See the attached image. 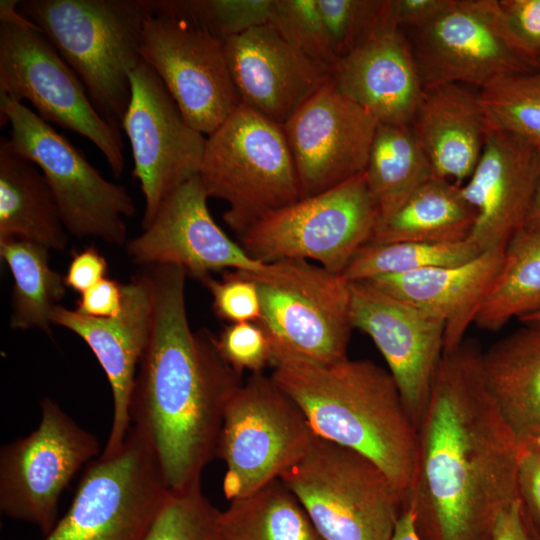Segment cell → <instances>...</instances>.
I'll return each mask as SVG.
<instances>
[{
  "mask_svg": "<svg viewBox=\"0 0 540 540\" xmlns=\"http://www.w3.org/2000/svg\"><path fill=\"white\" fill-rule=\"evenodd\" d=\"M482 352L464 339L435 372L404 495L419 540H491L498 514L519 499L524 451L487 393Z\"/></svg>",
  "mask_w": 540,
  "mask_h": 540,
  "instance_id": "1",
  "label": "cell"
},
{
  "mask_svg": "<svg viewBox=\"0 0 540 540\" xmlns=\"http://www.w3.org/2000/svg\"><path fill=\"white\" fill-rule=\"evenodd\" d=\"M153 289L150 338L129 405L130 426L146 440L170 491L200 485L216 457L225 409L242 384L222 358L216 336L193 331L185 304L186 272L144 266Z\"/></svg>",
  "mask_w": 540,
  "mask_h": 540,
  "instance_id": "2",
  "label": "cell"
},
{
  "mask_svg": "<svg viewBox=\"0 0 540 540\" xmlns=\"http://www.w3.org/2000/svg\"><path fill=\"white\" fill-rule=\"evenodd\" d=\"M270 367L314 435L366 456L405 495L418 429L388 369L366 359L320 363L278 349H272Z\"/></svg>",
  "mask_w": 540,
  "mask_h": 540,
  "instance_id": "3",
  "label": "cell"
},
{
  "mask_svg": "<svg viewBox=\"0 0 540 540\" xmlns=\"http://www.w3.org/2000/svg\"><path fill=\"white\" fill-rule=\"evenodd\" d=\"M155 0H25L36 25L82 82L93 106L120 130L140 63L143 28Z\"/></svg>",
  "mask_w": 540,
  "mask_h": 540,
  "instance_id": "4",
  "label": "cell"
},
{
  "mask_svg": "<svg viewBox=\"0 0 540 540\" xmlns=\"http://www.w3.org/2000/svg\"><path fill=\"white\" fill-rule=\"evenodd\" d=\"M198 175L208 197L228 203L223 219L237 235L301 199L282 127L243 104L207 136Z\"/></svg>",
  "mask_w": 540,
  "mask_h": 540,
  "instance_id": "5",
  "label": "cell"
},
{
  "mask_svg": "<svg viewBox=\"0 0 540 540\" xmlns=\"http://www.w3.org/2000/svg\"><path fill=\"white\" fill-rule=\"evenodd\" d=\"M280 479L324 540H391L404 493L372 460L316 435Z\"/></svg>",
  "mask_w": 540,
  "mask_h": 540,
  "instance_id": "6",
  "label": "cell"
},
{
  "mask_svg": "<svg viewBox=\"0 0 540 540\" xmlns=\"http://www.w3.org/2000/svg\"><path fill=\"white\" fill-rule=\"evenodd\" d=\"M19 1L0 2V94L27 100L47 123L87 138L113 176L125 168L120 130L93 106L82 82L41 30L21 15Z\"/></svg>",
  "mask_w": 540,
  "mask_h": 540,
  "instance_id": "7",
  "label": "cell"
},
{
  "mask_svg": "<svg viewBox=\"0 0 540 540\" xmlns=\"http://www.w3.org/2000/svg\"><path fill=\"white\" fill-rule=\"evenodd\" d=\"M378 219L362 172L267 214L238 237L247 254L261 263L311 260L342 275L370 241Z\"/></svg>",
  "mask_w": 540,
  "mask_h": 540,
  "instance_id": "8",
  "label": "cell"
},
{
  "mask_svg": "<svg viewBox=\"0 0 540 540\" xmlns=\"http://www.w3.org/2000/svg\"><path fill=\"white\" fill-rule=\"evenodd\" d=\"M0 114L10 125L12 147L44 174L68 233L117 246L126 244L125 219L136 213L126 188L105 179L76 147L23 102L0 94Z\"/></svg>",
  "mask_w": 540,
  "mask_h": 540,
  "instance_id": "9",
  "label": "cell"
},
{
  "mask_svg": "<svg viewBox=\"0 0 540 540\" xmlns=\"http://www.w3.org/2000/svg\"><path fill=\"white\" fill-rule=\"evenodd\" d=\"M245 272L257 285L258 323L272 349L320 363L348 358L354 327L349 281L342 275L307 260H280Z\"/></svg>",
  "mask_w": 540,
  "mask_h": 540,
  "instance_id": "10",
  "label": "cell"
},
{
  "mask_svg": "<svg viewBox=\"0 0 540 540\" xmlns=\"http://www.w3.org/2000/svg\"><path fill=\"white\" fill-rule=\"evenodd\" d=\"M407 35L424 89L540 71V60L511 28L499 0H450Z\"/></svg>",
  "mask_w": 540,
  "mask_h": 540,
  "instance_id": "11",
  "label": "cell"
},
{
  "mask_svg": "<svg viewBox=\"0 0 540 540\" xmlns=\"http://www.w3.org/2000/svg\"><path fill=\"white\" fill-rule=\"evenodd\" d=\"M313 436L298 405L272 377L251 374L228 402L218 439L225 498L248 496L280 478L306 454Z\"/></svg>",
  "mask_w": 540,
  "mask_h": 540,
  "instance_id": "12",
  "label": "cell"
},
{
  "mask_svg": "<svg viewBox=\"0 0 540 540\" xmlns=\"http://www.w3.org/2000/svg\"><path fill=\"white\" fill-rule=\"evenodd\" d=\"M170 490L132 426L121 448L88 463L70 507L42 540H142Z\"/></svg>",
  "mask_w": 540,
  "mask_h": 540,
  "instance_id": "13",
  "label": "cell"
},
{
  "mask_svg": "<svg viewBox=\"0 0 540 540\" xmlns=\"http://www.w3.org/2000/svg\"><path fill=\"white\" fill-rule=\"evenodd\" d=\"M141 59L160 77L187 122L207 136L240 105L224 41L155 0L146 20Z\"/></svg>",
  "mask_w": 540,
  "mask_h": 540,
  "instance_id": "14",
  "label": "cell"
},
{
  "mask_svg": "<svg viewBox=\"0 0 540 540\" xmlns=\"http://www.w3.org/2000/svg\"><path fill=\"white\" fill-rule=\"evenodd\" d=\"M97 438L55 401H41L35 430L1 448L0 510L47 535L57 523L59 499L75 474L97 458Z\"/></svg>",
  "mask_w": 540,
  "mask_h": 540,
  "instance_id": "15",
  "label": "cell"
},
{
  "mask_svg": "<svg viewBox=\"0 0 540 540\" xmlns=\"http://www.w3.org/2000/svg\"><path fill=\"white\" fill-rule=\"evenodd\" d=\"M129 77L131 97L121 127L131 146L132 174L145 200V228L168 195L198 174L207 137L187 122L147 63L141 60Z\"/></svg>",
  "mask_w": 540,
  "mask_h": 540,
  "instance_id": "16",
  "label": "cell"
},
{
  "mask_svg": "<svg viewBox=\"0 0 540 540\" xmlns=\"http://www.w3.org/2000/svg\"><path fill=\"white\" fill-rule=\"evenodd\" d=\"M378 121L343 95L331 77L282 126L301 198L365 171Z\"/></svg>",
  "mask_w": 540,
  "mask_h": 540,
  "instance_id": "17",
  "label": "cell"
},
{
  "mask_svg": "<svg viewBox=\"0 0 540 540\" xmlns=\"http://www.w3.org/2000/svg\"><path fill=\"white\" fill-rule=\"evenodd\" d=\"M349 288L353 327L382 354L418 429L444 353L445 324L366 281Z\"/></svg>",
  "mask_w": 540,
  "mask_h": 540,
  "instance_id": "18",
  "label": "cell"
},
{
  "mask_svg": "<svg viewBox=\"0 0 540 540\" xmlns=\"http://www.w3.org/2000/svg\"><path fill=\"white\" fill-rule=\"evenodd\" d=\"M199 175L177 187L161 203L143 232L127 241L126 252L140 266L172 265L202 280L211 272H257L266 267L253 259L217 225Z\"/></svg>",
  "mask_w": 540,
  "mask_h": 540,
  "instance_id": "19",
  "label": "cell"
},
{
  "mask_svg": "<svg viewBox=\"0 0 540 540\" xmlns=\"http://www.w3.org/2000/svg\"><path fill=\"white\" fill-rule=\"evenodd\" d=\"M143 269L124 284L119 315L93 318L61 305L54 308L52 325L66 328L90 347L103 368L113 396V420L101 452H117L130 428L129 405L137 367L147 347L153 321V289Z\"/></svg>",
  "mask_w": 540,
  "mask_h": 540,
  "instance_id": "20",
  "label": "cell"
},
{
  "mask_svg": "<svg viewBox=\"0 0 540 540\" xmlns=\"http://www.w3.org/2000/svg\"><path fill=\"white\" fill-rule=\"evenodd\" d=\"M224 49L241 104L281 127L330 78L270 24L225 39Z\"/></svg>",
  "mask_w": 540,
  "mask_h": 540,
  "instance_id": "21",
  "label": "cell"
},
{
  "mask_svg": "<svg viewBox=\"0 0 540 540\" xmlns=\"http://www.w3.org/2000/svg\"><path fill=\"white\" fill-rule=\"evenodd\" d=\"M540 170V148L523 138L491 129L462 194L476 211L468 240L480 252L505 250L526 223Z\"/></svg>",
  "mask_w": 540,
  "mask_h": 540,
  "instance_id": "22",
  "label": "cell"
},
{
  "mask_svg": "<svg viewBox=\"0 0 540 540\" xmlns=\"http://www.w3.org/2000/svg\"><path fill=\"white\" fill-rule=\"evenodd\" d=\"M338 90L378 123L409 125L424 86L405 30L388 13L379 26L331 68Z\"/></svg>",
  "mask_w": 540,
  "mask_h": 540,
  "instance_id": "23",
  "label": "cell"
},
{
  "mask_svg": "<svg viewBox=\"0 0 540 540\" xmlns=\"http://www.w3.org/2000/svg\"><path fill=\"white\" fill-rule=\"evenodd\" d=\"M504 250L483 251L468 262L401 275L375 277L366 282L444 322V352L465 339L468 327L492 286Z\"/></svg>",
  "mask_w": 540,
  "mask_h": 540,
  "instance_id": "24",
  "label": "cell"
},
{
  "mask_svg": "<svg viewBox=\"0 0 540 540\" xmlns=\"http://www.w3.org/2000/svg\"><path fill=\"white\" fill-rule=\"evenodd\" d=\"M410 127L436 177L463 185L491 131L479 90L446 83L424 89Z\"/></svg>",
  "mask_w": 540,
  "mask_h": 540,
  "instance_id": "25",
  "label": "cell"
},
{
  "mask_svg": "<svg viewBox=\"0 0 540 540\" xmlns=\"http://www.w3.org/2000/svg\"><path fill=\"white\" fill-rule=\"evenodd\" d=\"M487 393L523 451L540 449V323L523 324L481 357Z\"/></svg>",
  "mask_w": 540,
  "mask_h": 540,
  "instance_id": "26",
  "label": "cell"
},
{
  "mask_svg": "<svg viewBox=\"0 0 540 540\" xmlns=\"http://www.w3.org/2000/svg\"><path fill=\"white\" fill-rule=\"evenodd\" d=\"M24 239L64 250L69 233L56 198L40 168L0 140V240Z\"/></svg>",
  "mask_w": 540,
  "mask_h": 540,
  "instance_id": "27",
  "label": "cell"
},
{
  "mask_svg": "<svg viewBox=\"0 0 540 540\" xmlns=\"http://www.w3.org/2000/svg\"><path fill=\"white\" fill-rule=\"evenodd\" d=\"M475 220L461 185L433 176L377 224L369 242H461L469 239Z\"/></svg>",
  "mask_w": 540,
  "mask_h": 540,
  "instance_id": "28",
  "label": "cell"
},
{
  "mask_svg": "<svg viewBox=\"0 0 540 540\" xmlns=\"http://www.w3.org/2000/svg\"><path fill=\"white\" fill-rule=\"evenodd\" d=\"M364 172L378 211V223L435 176L410 125L385 123L377 125Z\"/></svg>",
  "mask_w": 540,
  "mask_h": 540,
  "instance_id": "29",
  "label": "cell"
},
{
  "mask_svg": "<svg viewBox=\"0 0 540 540\" xmlns=\"http://www.w3.org/2000/svg\"><path fill=\"white\" fill-rule=\"evenodd\" d=\"M540 310V229L524 226L507 243L503 262L475 317L496 332L511 319Z\"/></svg>",
  "mask_w": 540,
  "mask_h": 540,
  "instance_id": "30",
  "label": "cell"
},
{
  "mask_svg": "<svg viewBox=\"0 0 540 540\" xmlns=\"http://www.w3.org/2000/svg\"><path fill=\"white\" fill-rule=\"evenodd\" d=\"M219 528L222 540H324L280 478L230 501Z\"/></svg>",
  "mask_w": 540,
  "mask_h": 540,
  "instance_id": "31",
  "label": "cell"
},
{
  "mask_svg": "<svg viewBox=\"0 0 540 540\" xmlns=\"http://www.w3.org/2000/svg\"><path fill=\"white\" fill-rule=\"evenodd\" d=\"M49 249L24 239L0 240V257L12 277V329H39L52 336L51 315L64 298V275L49 265Z\"/></svg>",
  "mask_w": 540,
  "mask_h": 540,
  "instance_id": "32",
  "label": "cell"
},
{
  "mask_svg": "<svg viewBox=\"0 0 540 540\" xmlns=\"http://www.w3.org/2000/svg\"><path fill=\"white\" fill-rule=\"evenodd\" d=\"M480 253L470 240L456 243L368 242L358 250L342 276L349 282H357L385 275L456 266Z\"/></svg>",
  "mask_w": 540,
  "mask_h": 540,
  "instance_id": "33",
  "label": "cell"
},
{
  "mask_svg": "<svg viewBox=\"0 0 540 540\" xmlns=\"http://www.w3.org/2000/svg\"><path fill=\"white\" fill-rule=\"evenodd\" d=\"M479 95L492 129L540 148V71L501 76L479 89Z\"/></svg>",
  "mask_w": 540,
  "mask_h": 540,
  "instance_id": "34",
  "label": "cell"
},
{
  "mask_svg": "<svg viewBox=\"0 0 540 540\" xmlns=\"http://www.w3.org/2000/svg\"><path fill=\"white\" fill-rule=\"evenodd\" d=\"M219 515L200 485L170 491L142 540H222Z\"/></svg>",
  "mask_w": 540,
  "mask_h": 540,
  "instance_id": "35",
  "label": "cell"
},
{
  "mask_svg": "<svg viewBox=\"0 0 540 540\" xmlns=\"http://www.w3.org/2000/svg\"><path fill=\"white\" fill-rule=\"evenodd\" d=\"M166 6L223 41L269 24L272 0H164Z\"/></svg>",
  "mask_w": 540,
  "mask_h": 540,
  "instance_id": "36",
  "label": "cell"
},
{
  "mask_svg": "<svg viewBox=\"0 0 540 540\" xmlns=\"http://www.w3.org/2000/svg\"><path fill=\"white\" fill-rule=\"evenodd\" d=\"M269 24L294 47L330 69L338 61L318 0H272Z\"/></svg>",
  "mask_w": 540,
  "mask_h": 540,
  "instance_id": "37",
  "label": "cell"
},
{
  "mask_svg": "<svg viewBox=\"0 0 540 540\" xmlns=\"http://www.w3.org/2000/svg\"><path fill=\"white\" fill-rule=\"evenodd\" d=\"M331 48L339 60L383 21L387 0H318Z\"/></svg>",
  "mask_w": 540,
  "mask_h": 540,
  "instance_id": "38",
  "label": "cell"
},
{
  "mask_svg": "<svg viewBox=\"0 0 540 540\" xmlns=\"http://www.w3.org/2000/svg\"><path fill=\"white\" fill-rule=\"evenodd\" d=\"M217 349L225 362L239 375L263 373L271 366L272 344L258 322L230 323L216 336Z\"/></svg>",
  "mask_w": 540,
  "mask_h": 540,
  "instance_id": "39",
  "label": "cell"
},
{
  "mask_svg": "<svg viewBox=\"0 0 540 540\" xmlns=\"http://www.w3.org/2000/svg\"><path fill=\"white\" fill-rule=\"evenodd\" d=\"M212 297L215 315L229 323L258 322L260 297L255 281L245 271H226L220 280H201Z\"/></svg>",
  "mask_w": 540,
  "mask_h": 540,
  "instance_id": "40",
  "label": "cell"
},
{
  "mask_svg": "<svg viewBox=\"0 0 540 540\" xmlns=\"http://www.w3.org/2000/svg\"><path fill=\"white\" fill-rule=\"evenodd\" d=\"M517 483L525 517L535 540H540V449L523 452Z\"/></svg>",
  "mask_w": 540,
  "mask_h": 540,
  "instance_id": "41",
  "label": "cell"
},
{
  "mask_svg": "<svg viewBox=\"0 0 540 540\" xmlns=\"http://www.w3.org/2000/svg\"><path fill=\"white\" fill-rule=\"evenodd\" d=\"M514 33L540 60V0H499Z\"/></svg>",
  "mask_w": 540,
  "mask_h": 540,
  "instance_id": "42",
  "label": "cell"
},
{
  "mask_svg": "<svg viewBox=\"0 0 540 540\" xmlns=\"http://www.w3.org/2000/svg\"><path fill=\"white\" fill-rule=\"evenodd\" d=\"M123 287L117 280L104 278L80 294L75 310L93 318H112L121 312Z\"/></svg>",
  "mask_w": 540,
  "mask_h": 540,
  "instance_id": "43",
  "label": "cell"
},
{
  "mask_svg": "<svg viewBox=\"0 0 540 540\" xmlns=\"http://www.w3.org/2000/svg\"><path fill=\"white\" fill-rule=\"evenodd\" d=\"M108 263L99 250L91 245L72 255L64 275L67 288L80 294L106 278Z\"/></svg>",
  "mask_w": 540,
  "mask_h": 540,
  "instance_id": "44",
  "label": "cell"
},
{
  "mask_svg": "<svg viewBox=\"0 0 540 540\" xmlns=\"http://www.w3.org/2000/svg\"><path fill=\"white\" fill-rule=\"evenodd\" d=\"M450 0H388V13L392 21L402 29L425 24L435 17Z\"/></svg>",
  "mask_w": 540,
  "mask_h": 540,
  "instance_id": "45",
  "label": "cell"
},
{
  "mask_svg": "<svg viewBox=\"0 0 540 540\" xmlns=\"http://www.w3.org/2000/svg\"><path fill=\"white\" fill-rule=\"evenodd\" d=\"M491 540H535L519 499L498 514Z\"/></svg>",
  "mask_w": 540,
  "mask_h": 540,
  "instance_id": "46",
  "label": "cell"
},
{
  "mask_svg": "<svg viewBox=\"0 0 540 540\" xmlns=\"http://www.w3.org/2000/svg\"><path fill=\"white\" fill-rule=\"evenodd\" d=\"M391 540H419L413 516L410 510L404 508L394 530Z\"/></svg>",
  "mask_w": 540,
  "mask_h": 540,
  "instance_id": "47",
  "label": "cell"
},
{
  "mask_svg": "<svg viewBox=\"0 0 540 540\" xmlns=\"http://www.w3.org/2000/svg\"><path fill=\"white\" fill-rule=\"evenodd\" d=\"M525 226L540 229V170Z\"/></svg>",
  "mask_w": 540,
  "mask_h": 540,
  "instance_id": "48",
  "label": "cell"
},
{
  "mask_svg": "<svg viewBox=\"0 0 540 540\" xmlns=\"http://www.w3.org/2000/svg\"><path fill=\"white\" fill-rule=\"evenodd\" d=\"M519 321L522 323V324H528V323H540V310L533 313V314H530L528 316H525L521 319H519Z\"/></svg>",
  "mask_w": 540,
  "mask_h": 540,
  "instance_id": "49",
  "label": "cell"
}]
</instances>
